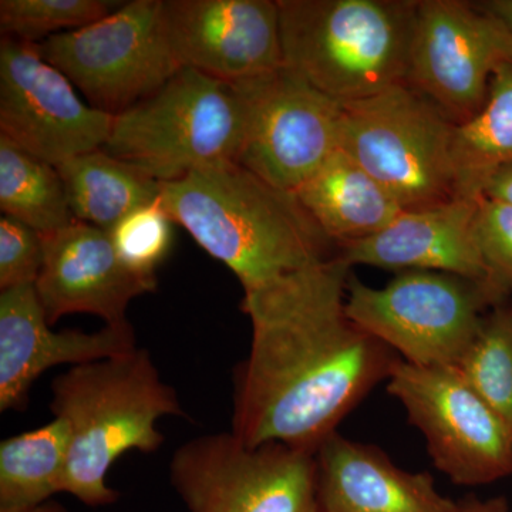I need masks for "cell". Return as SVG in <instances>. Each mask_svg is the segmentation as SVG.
<instances>
[{"instance_id":"cell-1","label":"cell","mask_w":512,"mask_h":512,"mask_svg":"<svg viewBox=\"0 0 512 512\" xmlns=\"http://www.w3.org/2000/svg\"><path fill=\"white\" fill-rule=\"evenodd\" d=\"M350 274L335 255L244 292L252 340L235 377L232 433L248 446L315 454L402 360L349 318Z\"/></svg>"},{"instance_id":"cell-2","label":"cell","mask_w":512,"mask_h":512,"mask_svg":"<svg viewBox=\"0 0 512 512\" xmlns=\"http://www.w3.org/2000/svg\"><path fill=\"white\" fill-rule=\"evenodd\" d=\"M160 202L244 292L274 284L332 258V242L292 192L279 190L238 163L160 183Z\"/></svg>"},{"instance_id":"cell-3","label":"cell","mask_w":512,"mask_h":512,"mask_svg":"<svg viewBox=\"0 0 512 512\" xmlns=\"http://www.w3.org/2000/svg\"><path fill=\"white\" fill-rule=\"evenodd\" d=\"M50 410L70 431L63 493L90 507L119 500L106 483L117 458L131 450L156 453L164 443L157 421L184 416L173 387L163 382L150 353L138 348L57 376Z\"/></svg>"},{"instance_id":"cell-4","label":"cell","mask_w":512,"mask_h":512,"mask_svg":"<svg viewBox=\"0 0 512 512\" xmlns=\"http://www.w3.org/2000/svg\"><path fill=\"white\" fill-rule=\"evenodd\" d=\"M419 0H278L285 66L339 104L407 82Z\"/></svg>"},{"instance_id":"cell-5","label":"cell","mask_w":512,"mask_h":512,"mask_svg":"<svg viewBox=\"0 0 512 512\" xmlns=\"http://www.w3.org/2000/svg\"><path fill=\"white\" fill-rule=\"evenodd\" d=\"M247 103L238 86L181 67L153 94L114 117L101 150L158 183L238 163Z\"/></svg>"},{"instance_id":"cell-6","label":"cell","mask_w":512,"mask_h":512,"mask_svg":"<svg viewBox=\"0 0 512 512\" xmlns=\"http://www.w3.org/2000/svg\"><path fill=\"white\" fill-rule=\"evenodd\" d=\"M456 124L412 84L343 104L340 150L376 178L404 211L458 197Z\"/></svg>"},{"instance_id":"cell-7","label":"cell","mask_w":512,"mask_h":512,"mask_svg":"<svg viewBox=\"0 0 512 512\" xmlns=\"http://www.w3.org/2000/svg\"><path fill=\"white\" fill-rule=\"evenodd\" d=\"M505 298L491 286L433 271L399 272L383 288L350 274L346 312L410 365H458L484 316Z\"/></svg>"},{"instance_id":"cell-8","label":"cell","mask_w":512,"mask_h":512,"mask_svg":"<svg viewBox=\"0 0 512 512\" xmlns=\"http://www.w3.org/2000/svg\"><path fill=\"white\" fill-rule=\"evenodd\" d=\"M170 477L187 512H320L315 454L232 431L187 441Z\"/></svg>"},{"instance_id":"cell-9","label":"cell","mask_w":512,"mask_h":512,"mask_svg":"<svg viewBox=\"0 0 512 512\" xmlns=\"http://www.w3.org/2000/svg\"><path fill=\"white\" fill-rule=\"evenodd\" d=\"M161 8L163 0L121 3L106 18L37 46L89 106L116 117L181 69L165 37Z\"/></svg>"},{"instance_id":"cell-10","label":"cell","mask_w":512,"mask_h":512,"mask_svg":"<svg viewBox=\"0 0 512 512\" xmlns=\"http://www.w3.org/2000/svg\"><path fill=\"white\" fill-rule=\"evenodd\" d=\"M426 440L434 467L454 484L478 487L512 474V430L457 367L400 360L387 379Z\"/></svg>"},{"instance_id":"cell-11","label":"cell","mask_w":512,"mask_h":512,"mask_svg":"<svg viewBox=\"0 0 512 512\" xmlns=\"http://www.w3.org/2000/svg\"><path fill=\"white\" fill-rule=\"evenodd\" d=\"M512 59V35L483 3L419 0L407 83L456 126L483 109L495 70Z\"/></svg>"},{"instance_id":"cell-12","label":"cell","mask_w":512,"mask_h":512,"mask_svg":"<svg viewBox=\"0 0 512 512\" xmlns=\"http://www.w3.org/2000/svg\"><path fill=\"white\" fill-rule=\"evenodd\" d=\"M235 86L247 103L238 164L295 194L339 150L342 104L286 66Z\"/></svg>"},{"instance_id":"cell-13","label":"cell","mask_w":512,"mask_h":512,"mask_svg":"<svg viewBox=\"0 0 512 512\" xmlns=\"http://www.w3.org/2000/svg\"><path fill=\"white\" fill-rule=\"evenodd\" d=\"M76 87L35 43L0 40V136L57 165L100 150L113 116L84 103Z\"/></svg>"},{"instance_id":"cell-14","label":"cell","mask_w":512,"mask_h":512,"mask_svg":"<svg viewBox=\"0 0 512 512\" xmlns=\"http://www.w3.org/2000/svg\"><path fill=\"white\" fill-rule=\"evenodd\" d=\"M161 12L180 67L242 84L285 66L278 0H163Z\"/></svg>"},{"instance_id":"cell-15","label":"cell","mask_w":512,"mask_h":512,"mask_svg":"<svg viewBox=\"0 0 512 512\" xmlns=\"http://www.w3.org/2000/svg\"><path fill=\"white\" fill-rule=\"evenodd\" d=\"M128 320L99 332H53L35 285L0 291V410L25 409L33 383L52 367L80 366L136 350Z\"/></svg>"},{"instance_id":"cell-16","label":"cell","mask_w":512,"mask_h":512,"mask_svg":"<svg viewBox=\"0 0 512 512\" xmlns=\"http://www.w3.org/2000/svg\"><path fill=\"white\" fill-rule=\"evenodd\" d=\"M42 235L43 265L35 288L50 326L72 313L99 316L106 325L124 322L130 302L156 292L120 261L103 229L74 220Z\"/></svg>"},{"instance_id":"cell-17","label":"cell","mask_w":512,"mask_h":512,"mask_svg":"<svg viewBox=\"0 0 512 512\" xmlns=\"http://www.w3.org/2000/svg\"><path fill=\"white\" fill-rule=\"evenodd\" d=\"M478 201L480 197H457L436 207L403 211L382 231L338 247L335 255L350 268L444 272L491 286L503 295L478 245Z\"/></svg>"},{"instance_id":"cell-18","label":"cell","mask_w":512,"mask_h":512,"mask_svg":"<svg viewBox=\"0 0 512 512\" xmlns=\"http://www.w3.org/2000/svg\"><path fill=\"white\" fill-rule=\"evenodd\" d=\"M320 512H454L429 473L397 467L382 448L330 434L315 451Z\"/></svg>"},{"instance_id":"cell-19","label":"cell","mask_w":512,"mask_h":512,"mask_svg":"<svg viewBox=\"0 0 512 512\" xmlns=\"http://www.w3.org/2000/svg\"><path fill=\"white\" fill-rule=\"evenodd\" d=\"M295 197L336 248L372 237L404 211L376 178L340 148L298 188Z\"/></svg>"},{"instance_id":"cell-20","label":"cell","mask_w":512,"mask_h":512,"mask_svg":"<svg viewBox=\"0 0 512 512\" xmlns=\"http://www.w3.org/2000/svg\"><path fill=\"white\" fill-rule=\"evenodd\" d=\"M74 220L110 232L124 217L160 197V183L143 171L94 150L57 165Z\"/></svg>"},{"instance_id":"cell-21","label":"cell","mask_w":512,"mask_h":512,"mask_svg":"<svg viewBox=\"0 0 512 512\" xmlns=\"http://www.w3.org/2000/svg\"><path fill=\"white\" fill-rule=\"evenodd\" d=\"M512 161V59L495 70L483 109L456 126L453 163L458 197H481L487 178Z\"/></svg>"},{"instance_id":"cell-22","label":"cell","mask_w":512,"mask_h":512,"mask_svg":"<svg viewBox=\"0 0 512 512\" xmlns=\"http://www.w3.org/2000/svg\"><path fill=\"white\" fill-rule=\"evenodd\" d=\"M70 431L56 419L0 444V505L26 507L63 493Z\"/></svg>"},{"instance_id":"cell-23","label":"cell","mask_w":512,"mask_h":512,"mask_svg":"<svg viewBox=\"0 0 512 512\" xmlns=\"http://www.w3.org/2000/svg\"><path fill=\"white\" fill-rule=\"evenodd\" d=\"M0 210L39 234L74 221L66 188L55 165L20 150L0 136Z\"/></svg>"},{"instance_id":"cell-24","label":"cell","mask_w":512,"mask_h":512,"mask_svg":"<svg viewBox=\"0 0 512 512\" xmlns=\"http://www.w3.org/2000/svg\"><path fill=\"white\" fill-rule=\"evenodd\" d=\"M456 367L512 430V302L487 312Z\"/></svg>"},{"instance_id":"cell-25","label":"cell","mask_w":512,"mask_h":512,"mask_svg":"<svg viewBox=\"0 0 512 512\" xmlns=\"http://www.w3.org/2000/svg\"><path fill=\"white\" fill-rule=\"evenodd\" d=\"M109 0H2L0 32L22 42H45L49 37L84 28L119 9Z\"/></svg>"},{"instance_id":"cell-26","label":"cell","mask_w":512,"mask_h":512,"mask_svg":"<svg viewBox=\"0 0 512 512\" xmlns=\"http://www.w3.org/2000/svg\"><path fill=\"white\" fill-rule=\"evenodd\" d=\"M173 225L157 201L130 212L109 232L113 247L128 271L157 284V269L173 247Z\"/></svg>"},{"instance_id":"cell-27","label":"cell","mask_w":512,"mask_h":512,"mask_svg":"<svg viewBox=\"0 0 512 512\" xmlns=\"http://www.w3.org/2000/svg\"><path fill=\"white\" fill-rule=\"evenodd\" d=\"M477 239L485 265L498 291L512 293V207L480 197Z\"/></svg>"},{"instance_id":"cell-28","label":"cell","mask_w":512,"mask_h":512,"mask_svg":"<svg viewBox=\"0 0 512 512\" xmlns=\"http://www.w3.org/2000/svg\"><path fill=\"white\" fill-rule=\"evenodd\" d=\"M43 265L42 235L15 218H0V291L35 285Z\"/></svg>"},{"instance_id":"cell-29","label":"cell","mask_w":512,"mask_h":512,"mask_svg":"<svg viewBox=\"0 0 512 512\" xmlns=\"http://www.w3.org/2000/svg\"><path fill=\"white\" fill-rule=\"evenodd\" d=\"M481 197L512 207V161L500 165L485 181Z\"/></svg>"},{"instance_id":"cell-30","label":"cell","mask_w":512,"mask_h":512,"mask_svg":"<svg viewBox=\"0 0 512 512\" xmlns=\"http://www.w3.org/2000/svg\"><path fill=\"white\" fill-rule=\"evenodd\" d=\"M454 512H512V510L501 498L483 501L478 500L476 497H470L457 503L456 511Z\"/></svg>"},{"instance_id":"cell-31","label":"cell","mask_w":512,"mask_h":512,"mask_svg":"<svg viewBox=\"0 0 512 512\" xmlns=\"http://www.w3.org/2000/svg\"><path fill=\"white\" fill-rule=\"evenodd\" d=\"M483 5L507 26L512 35V0H491Z\"/></svg>"},{"instance_id":"cell-32","label":"cell","mask_w":512,"mask_h":512,"mask_svg":"<svg viewBox=\"0 0 512 512\" xmlns=\"http://www.w3.org/2000/svg\"><path fill=\"white\" fill-rule=\"evenodd\" d=\"M0 512H67V510L62 504L49 500L46 503L26 505V507H2L0 505Z\"/></svg>"}]
</instances>
